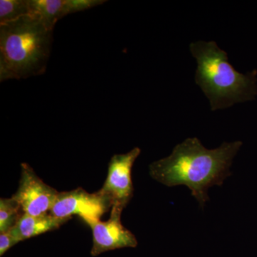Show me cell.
I'll list each match as a JSON object with an SVG mask.
<instances>
[{
    "mask_svg": "<svg viewBox=\"0 0 257 257\" xmlns=\"http://www.w3.org/2000/svg\"><path fill=\"white\" fill-rule=\"evenodd\" d=\"M241 146V141H235L208 150L199 139L188 138L175 146L170 156L151 164L150 175L167 187H188L204 209L209 200V189L221 187L231 175L230 167Z\"/></svg>",
    "mask_w": 257,
    "mask_h": 257,
    "instance_id": "obj_1",
    "label": "cell"
},
{
    "mask_svg": "<svg viewBox=\"0 0 257 257\" xmlns=\"http://www.w3.org/2000/svg\"><path fill=\"white\" fill-rule=\"evenodd\" d=\"M52 42L53 30L29 16L0 25V82L45 73Z\"/></svg>",
    "mask_w": 257,
    "mask_h": 257,
    "instance_id": "obj_2",
    "label": "cell"
},
{
    "mask_svg": "<svg viewBox=\"0 0 257 257\" xmlns=\"http://www.w3.org/2000/svg\"><path fill=\"white\" fill-rule=\"evenodd\" d=\"M189 49L197 62L196 83L209 99L211 111L254 99L256 71L246 74L236 71L215 42H193Z\"/></svg>",
    "mask_w": 257,
    "mask_h": 257,
    "instance_id": "obj_3",
    "label": "cell"
},
{
    "mask_svg": "<svg viewBox=\"0 0 257 257\" xmlns=\"http://www.w3.org/2000/svg\"><path fill=\"white\" fill-rule=\"evenodd\" d=\"M141 150L135 147L127 153L114 155L108 167L107 177L99 191L110 202L111 209L123 211L133 197L132 170Z\"/></svg>",
    "mask_w": 257,
    "mask_h": 257,
    "instance_id": "obj_4",
    "label": "cell"
},
{
    "mask_svg": "<svg viewBox=\"0 0 257 257\" xmlns=\"http://www.w3.org/2000/svg\"><path fill=\"white\" fill-rule=\"evenodd\" d=\"M58 194L56 189L45 184L28 164H22L20 185L13 197L24 213L32 216L49 214Z\"/></svg>",
    "mask_w": 257,
    "mask_h": 257,
    "instance_id": "obj_5",
    "label": "cell"
},
{
    "mask_svg": "<svg viewBox=\"0 0 257 257\" xmlns=\"http://www.w3.org/2000/svg\"><path fill=\"white\" fill-rule=\"evenodd\" d=\"M111 208L110 202L100 192L88 193L78 188L69 192H59L50 214L59 218L78 215L85 219H100Z\"/></svg>",
    "mask_w": 257,
    "mask_h": 257,
    "instance_id": "obj_6",
    "label": "cell"
},
{
    "mask_svg": "<svg viewBox=\"0 0 257 257\" xmlns=\"http://www.w3.org/2000/svg\"><path fill=\"white\" fill-rule=\"evenodd\" d=\"M122 211L111 209L109 219L106 221L100 219H85L86 223L92 231L93 246L91 250L92 256L111 250L121 248H135L138 240L130 231L121 224Z\"/></svg>",
    "mask_w": 257,
    "mask_h": 257,
    "instance_id": "obj_7",
    "label": "cell"
},
{
    "mask_svg": "<svg viewBox=\"0 0 257 257\" xmlns=\"http://www.w3.org/2000/svg\"><path fill=\"white\" fill-rule=\"evenodd\" d=\"M70 219L57 217L50 213L39 216H32L24 213L16 225L10 231L19 241H22L58 229Z\"/></svg>",
    "mask_w": 257,
    "mask_h": 257,
    "instance_id": "obj_8",
    "label": "cell"
},
{
    "mask_svg": "<svg viewBox=\"0 0 257 257\" xmlns=\"http://www.w3.org/2000/svg\"><path fill=\"white\" fill-rule=\"evenodd\" d=\"M64 0H28L29 17L54 30L56 24L63 18Z\"/></svg>",
    "mask_w": 257,
    "mask_h": 257,
    "instance_id": "obj_9",
    "label": "cell"
},
{
    "mask_svg": "<svg viewBox=\"0 0 257 257\" xmlns=\"http://www.w3.org/2000/svg\"><path fill=\"white\" fill-rule=\"evenodd\" d=\"M24 214L20 204L14 197L0 199V233L13 229Z\"/></svg>",
    "mask_w": 257,
    "mask_h": 257,
    "instance_id": "obj_10",
    "label": "cell"
},
{
    "mask_svg": "<svg viewBox=\"0 0 257 257\" xmlns=\"http://www.w3.org/2000/svg\"><path fill=\"white\" fill-rule=\"evenodd\" d=\"M29 15L28 0H0V25Z\"/></svg>",
    "mask_w": 257,
    "mask_h": 257,
    "instance_id": "obj_11",
    "label": "cell"
},
{
    "mask_svg": "<svg viewBox=\"0 0 257 257\" xmlns=\"http://www.w3.org/2000/svg\"><path fill=\"white\" fill-rule=\"evenodd\" d=\"M105 3V0H64V16L85 11Z\"/></svg>",
    "mask_w": 257,
    "mask_h": 257,
    "instance_id": "obj_12",
    "label": "cell"
},
{
    "mask_svg": "<svg viewBox=\"0 0 257 257\" xmlns=\"http://www.w3.org/2000/svg\"><path fill=\"white\" fill-rule=\"evenodd\" d=\"M20 242L10 231L0 233V256H3L10 248Z\"/></svg>",
    "mask_w": 257,
    "mask_h": 257,
    "instance_id": "obj_13",
    "label": "cell"
}]
</instances>
